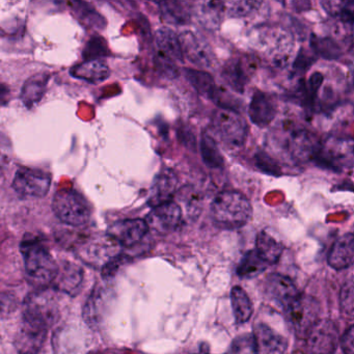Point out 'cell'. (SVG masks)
<instances>
[{"mask_svg": "<svg viewBox=\"0 0 354 354\" xmlns=\"http://www.w3.org/2000/svg\"><path fill=\"white\" fill-rule=\"evenodd\" d=\"M215 223L225 229H239L252 219V207L244 194L234 190L221 192L211 205Z\"/></svg>", "mask_w": 354, "mask_h": 354, "instance_id": "obj_1", "label": "cell"}, {"mask_svg": "<svg viewBox=\"0 0 354 354\" xmlns=\"http://www.w3.org/2000/svg\"><path fill=\"white\" fill-rule=\"evenodd\" d=\"M21 252L30 281L39 287H47L55 283L59 267L43 244L37 240H26L22 243Z\"/></svg>", "mask_w": 354, "mask_h": 354, "instance_id": "obj_2", "label": "cell"}, {"mask_svg": "<svg viewBox=\"0 0 354 354\" xmlns=\"http://www.w3.org/2000/svg\"><path fill=\"white\" fill-rule=\"evenodd\" d=\"M53 209L59 221L72 227L86 225L92 215L88 201L74 189L59 190L53 196Z\"/></svg>", "mask_w": 354, "mask_h": 354, "instance_id": "obj_3", "label": "cell"}, {"mask_svg": "<svg viewBox=\"0 0 354 354\" xmlns=\"http://www.w3.org/2000/svg\"><path fill=\"white\" fill-rule=\"evenodd\" d=\"M315 160L333 171H344L353 165V142L351 138L331 136L321 144Z\"/></svg>", "mask_w": 354, "mask_h": 354, "instance_id": "obj_4", "label": "cell"}, {"mask_svg": "<svg viewBox=\"0 0 354 354\" xmlns=\"http://www.w3.org/2000/svg\"><path fill=\"white\" fill-rule=\"evenodd\" d=\"M219 140L229 149H240L248 140V126L237 111L218 109L213 117Z\"/></svg>", "mask_w": 354, "mask_h": 354, "instance_id": "obj_5", "label": "cell"}, {"mask_svg": "<svg viewBox=\"0 0 354 354\" xmlns=\"http://www.w3.org/2000/svg\"><path fill=\"white\" fill-rule=\"evenodd\" d=\"M283 312L287 315L294 333L299 339H306L310 329L319 321L320 304L316 298L300 294Z\"/></svg>", "mask_w": 354, "mask_h": 354, "instance_id": "obj_6", "label": "cell"}, {"mask_svg": "<svg viewBox=\"0 0 354 354\" xmlns=\"http://www.w3.org/2000/svg\"><path fill=\"white\" fill-rule=\"evenodd\" d=\"M256 45L262 53L271 55L281 65L289 57L293 40L291 35L281 28H262L257 32Z\"/></svg>", "mask_w": 354, "mask_h": 354, "instance_id": "obj_7", "label": "cell"}, {"mask_svg": "<svg viewBox=\"0 0 354 354\" xmlns=\"http://www.w3.org/2000/svg\"><path fill=\"white\" fill-rule=\"evenodd\" d=\"M310 354H335L339 343V329L331 320H319L306 337Z\"/></svg>", "mask_w": 354, "mask_h": 354, "instance_id": "obj_8", "label": "cell"}, {"mask_svg": "<svg viewBox=\"0 0 354 354\" xmlns=\"http://www.w3.org/2000/svg\"><path fill=\"white\" fill-rule=\"evenodd\" d=\"M51 177L41 169L21 167L14 177V190L24 196L43 198L50 189Z\"/></svg>", "mask_w": 354, "mask_h": 354, "instance_id": "obj_9", "label": "cell"}, {"mask_svg": "<svg viewBox=\"0 0 354 354\" xmlns=\"http://www.w3.org/2000/svg\"><path fill=\"white\" fill-rule=\"evenodd\" d=\"M180 45L184 59L200 68H212L215 55L206 40L190 30H183L179 35Z\"/></svg>", "mask_w": 354, "mask_h": 354, "instance_id": "obj_10", "label": "cell"}, {"mask_svg": "<svg viewBox=\"0 0 354 354\" xmlns=\"http://www.w3.org/2000/svg\"><path fill=\"white\" fill-rule=\"evenodd\" d=\"M256 62L252 57H237L230 59L221 70V77L235 92L243 93L256 72Z\"/></svg>", "mask_w": 354, "mask_h": 354, "instance_id": "obj_11", "label": "cell"}, {"mask_svg": "<svg viewBox=\"0 0 354 354\" xmlns=\"http://www.w3.org/2000/svg\"><path fill=\"white\" fill-rule=\"evenodd\" d=\"M48 327L38 321L24 317L17 339L16 347L20 354H37L44 345Z\"/></svg>", "mask_w": 354, "mask_h": 354, "instance_id": "obj_12", "label": "cell"}, {"mask_svg": "<svg viewBox=\"0 0 354 354\" xmlns=\"http://www.w3.org/2000/svg\"><path fill=\"white\" fill-rule=\"evenodd\" d=\"M148 231V223L144 219H125L113 223L109 229V236L120 245L132 248L142 241Z\"/></svg>", "mask_w": 354, "mask_h": 354, "instance_id": "obj_13", "label": "cell"}, {"mask_svg": "<svg viewBox=\"0 0 354 354\" xmlns=\"http://www.w3.org/2000/svg\"><path fill=\"white\" fill-rule=\"evenodd\" d=\"M149 229L159 234H169L179 229L182 223V210L177 203L169 202L152 209L148 215Z\"/></svg>", "mask_w": 354, "mask_h": 354, "instance_id": "obj_14", "label": "cell"}, {"mask_svg": "<svg viewBox=\"0 0 354 354\" xmlns=\"http://www.w3.org/2000/svg\"><path fill=\"white\" fill-rule=\"evenodd\" d=\"M24 317L50 326L57 317V306L48 292L32 294L26 302Z\"/></svg>", "mask_w": 354, "mask_h": 354, "instance_id": "obj_15", "label": "cell"}, {"mask_svg": "<svg viewBox=\"0 0 354 354\" xmlns=\"http://www.w3.org/2000/svg\"><path fill=\"white\" fill-rule=\"evenodd\" d=\"M320 146L321 142L317 136L306 129L292 132L288 142V149L292 158L300 163L315 160Z\"/></svg>", "mask_w": 354, "mask_h": 354, "instance_id": "obj_16", "label": "cell"}, {"mask_svg": "<svg viewBox=\"0 0 354 354\" xmlns=\"http://www.w3.org/2000/svg\"><path fill=\"white\" fill-rule=\"evenodd\" d=\"M252 341L254 354H285L288 348L287 339L264 323L254 326Z\"/></svg>", "mask_w": 354, "mask_h": 354, "instance_id": "obj_17", "label": "cell"}, {"mask_svg": "<svg viewBox=\"0 0 354 354\" xmlns=\"http://www.w3.org/2000/svg\"><path fill=\"white\" fill-rule=\"evenodd\" d=\"M178 184L179 179L173 169H162L155 177L154 183L151 187L148 198L149 206L155 208L165 203L171 202L177 192Z\"/></svg>", "mask_w": 354, "mask_h": 354, "instance_id": "obj_18", "label": "cell"}, {"mask_svg": "<svg viewBox=\"0 0 354 354\" xmlns=\"http://www.w3.org/2000/svg\"><path fill=\"white\" fill-rule=\"evenodd\" d=\"M248 113L254 125L267 127L277 117V101L268 93L256 92L252 95Z\"/></svg>", "mask_w": 354, "mask_h": 354, "instance_id": "obj_19", "label": "cell"}, {"mask_svg": "<svg viewBox=\"0 0 354 354\" xmlns=\"http://www.w3.org/2000/svg\"><path fill=\"white\" fill-rule=\"evenodd\" d=\"M267 293L283 310L300 295L295 283L286 275L272 273L267 277Z\"/></svg>", "mask_w": 354, "mask_h": 354, "instance_id": "obj_20", "label": "cell"}, {"mask_svg": "<svg viewBox=\"0 0 354 354\" xmlns=\"http://www.w3.org/2000/svg\"><path fill=\"white\" fill-rule=\"evenodd\" d=\"M354 236L352 233L339 237L331 246L328 254V264L335 270H343L353 264Z\"/></svg>", "mask_w": 354, "mask_h": 354, "instance_id": "obj_21", "label": "cell"}, {"mask_svg": "<svg viewBox=\"0 0 354 354\" xmlns=\"http://www.w3.org/2000/svg\"><path fill=\"white\" fill-rule=\"evenodd\" d=\"M70 74L72 77L90 84H100L109 77L111 70L102 59H88L72 67Z\"/></svg>", "mask_w": 354, "mask_h": 354, "instance_id": "obj_22", "label": "cell"}, {"mask_svg": "<svg viewBox=\"0 0 354 354\" xmlns=\"http://www.w3.org/2000/svg\"><path fill=\"white\" fill-rule=\"evenodd\" d=\"M155 46L157 53L175 63H183L184 57L179 37L169 28H161L155 32Z\"/></svg>", "mask_w": 354, "mask_h": 354, "instance_id": "obj_23", "label": "cell"}, {"mask_svg": "<svg viewBox=\"0 0 354 354\" xmlns=\"http://www.w3.org/2000/svg\"><path fill=\"white\" fill-rule=\"evenodd\" d=\"M49 80H50L49 74L41 73L32 76L26 80L21 90V100L26 107L32 109L42 100L46 93Z\"/></svg>", "mask_w": 354, "mask_h": 354, "instance_id": "obj_24", "label": "cell"}, {"mask_svg": "<svg viewBox=\"0 0 354 354\" xmlns=\"http://www.w3.org/2000/svg\"><path fill=\"white\" fill-rule=\"evenodd\" d=\"M158 5L161 15L167 24L183 26L192 19L194 12L192 3L186 1H165Z\"/></svg>", "mask_w": 354, "mask_h": 354, "instance_id": "obj_25", "label": "cell"}, {"mask_svg": "<svg viewBox=\"0 0 354 354\" xmlns=\"http://www.w3.org/2000/svg\"><path fill=\"white\" fill-rule=\"evenodd\" d=\"M225 3L221 1H206L196 5V9L192 10L196 13L198 21L205 28L214 30L218 28L223 20V12H225Z\"/></svg>", "mask_w": 354, "mask_h": 354, "instance_id": "obj_26", "label": "cell"}, {"mask_svg": "<svg viewBox=\"0 0 354 354\" xmlns=\"http://www.w3.org/2000/svg\"><path fill=\"white\" fill-rule=\"evenodd\" d=\"M254 250L270 266V265L275 264L281 258L283 246L272 236L262 231L257 237L256 250Z\"/></svg>", "mask_w": 354, "mask_h": 354, "instance_id": "obj_27", "label": "cell"}, {"mask_svg": "<svg viewBox=\"0 0 354 354\" xmlns=\"http://www.w3.org/2000/svg\"><path fill=\"white\" fill-rule=\"evenodd\" d=\"M184 75L196 92L212 100L216 94L217 88L212 75L203 70L184 69Z\"/></svg>", "mask_w": 354, "mask_h": 354, "instance_id": "obj_28", "label": "cell"}, {"mask_svg": "<svg viewBox=\"0 0 354 354\" xmlns=\"http://www.w3.org/2000/svg\"><path fill=\"white\" fill-rule=\"evenodd\" d=\"M232 308L236 323L243 324L252 315V304L248 293L239 286H235L231 292Z\"/></svg>", "mask_w": 354, "mask_h": 354, "instance_id": "obj_29", "label": "cell"}, {"mask_svg": "<svg viewBox=\"0 0 354 354\" xmlns=\"http://www.w3.org/2000/svg\"><path fill=\"white\" fill-rule=\"evenodd\" d=\"M269 265L257 254L256 250H250L244 254L237 267V274L243 279H252L266 270Z\"/></svg>", "mask_w": 354, "mask_h": 354, "instance_id": "obj_30", "label": "cell"}, {"mask_svg": "<svg viewBox=\"0 0 354 354\" xmlns=\"http://www.w3.org/2000/svg\"><path fill=\"white\" fill-rule=\"evenodd\" d=\"M201 153L203 161L207 167L213 169H221L223 167V155L219 151L218 145L209 134L203 136L201 140Z\"/></svg>", "mask_w": 354, "mask_h": 354, "instance_id": "obj_31", "label": "cell"}, {"mask_svg": "<svg viewBox=\"0 0 354 354\" xmlns=\"http://www.w3.org/2000/svg\"><path fill=\"white\" fill-rule=\"evenodd\" d=\"M325 11L335 18L337 21L352 28L353 24V3H342V1H324L322 3Z\"/></svg>", "mask_w": 354, "mask_h": 354, "instance_id": "obj_32", "label": "cell"}, {"mask_svg": "<svg viewBox=\"0 0 354 354\" xmlns=\"http://www.w3.org/2000/svg\"><path fill=\"white\" fill-rule=\"evenodd\" d=\"M313 49L317 55L325 59H339L343 53L337 41L328 37H312L310 42Z\"/></svg>", "mask_w": 354, "mask_h": 354, "instance_id": "obj_33", "label": "cell"}, {"mask_svg": "<svg viewBox=\"0 0 354 354\" xmlns=\"http://www.w3.org/2000/svg\"><path fill=\"white\" fill-rule=\"evenodd\" d=\"M82 271L77 266H72L67 265L64 270H59L55 281H57V286L61 288L63 291L76 292V289L80 287L82 283Z\"/></svg>", "mask_w": 354, "mask_h": 354, "instance_id": "obj_34", "label": "cell"}, {"mask_svg": "<svg viewBox=\"0 0 354 354\" xmlns=\"http://www.w3.org/2000/svg\"><path fill=\"white\" fill-rule=\"evenodd\" d=\"M339 308L342 314L347 318H353L354 313V285L353 279L346 281L339 292Z\"/></svg>", "mask_w": 354, "mask_h": 354, "instance_id": "obj_35", "label": "cell"}, {"mask_svg": "<svg viewBox=\"0 0 354 354\" xmlns=\"http://www.w3.org/2000/svg\"><path fill=\"white\" fill-rule=\"evenodd\" d=\"M259 6L261 3L258 1H232L227 5V14L234 18L244 17L258 9Z\"/></svg>", "mask_w": 354, "mask_h": 354, "instance_id": "obj_36", "label": "cell"}, {"mask_svg": "<svg viewBox=\"0 0 354 354\" xmlns=\"http://www.w3.org/2000/svg\"><path fill=\"white\" fill-rule=\"evenodd\" d=\"M254 163L261 171L269 174V175H281V169L274 159L271 158L267 153L259 152L254 156Z\"/></svg>", "mask_w": 354, "mask_h": 354, "instance_id": "obj_37", "label": "cell"}, {"mask_svg": "<svg viewBox=\"0 0 354 354\" xmlns=\"http://www.w3.org/2000/svg\"><path fill=\"white\" fill-rule=\"evenodd\" d=\"M107 48L105 41L99 37H94L91 39L90 42L86 45L84 49V57L86 61L88 59H100L101 57L106 55Z\"/></svg>", "mask_w": 354, "mask_h": 354, "instance_id": "obj_38", "label": "cell"}, {"mask_svg": "<svg viewBox=\"0 0 354 354\" xmlns=\"http://www.w3.org/2000/svg\"><path fill=\"white\" fill-rule=\"evenodd\" d=\"M12 144L6 134L0 132V175L5 171L12 159Z\"/></svg>", "mask_w": 354, "mask_h": 354, "instance_id": "obj_39", "label": "cell"}, {"mask_svg": "<svg viewBox=\"0 0 354 354\" xmlns=\"http://www.w3.org/2000/svg\"><path fill=\"white\" fill-rule=\"evenodd\" d=\"M156 65L161 74H163L165 77L169 78V80H174L179 75V70H178L175 62L171 61V59L158 55V53H157L156 57Z\"/></svg>", "mask_w": 354, "mask_h": 354, "instance_id": "obj_40", "label": "cell"}, {"mask_svg": "<svg viewBox=\"0 0 354 354\" xmlns=\"http://www.w3.org/2000/svg\"><path fill=\"white\" fill-rule=\"evenodd\" d=\"M323 80H324V77L319 72H316V73L310 76V82H308V91L306 93L310 102H312L316 98L317 94H318L319 90H320L321 86H322Z\"/></svg>", "mask_w": 354, "mask_h": 354, "instance_id": "obj_41", "label": "cell"}, {"mask_svg": "<svg viewBox=\"0 0 354 354\" xmlns=\"http://www.w3.org/2000/svg\"><path fill=\"white\" fill-rule=\"evenodd\" d=\"M341 347L345 354H354V327L350 325L341 337Z\"/></svg>", "mask_w": 354, "mask_h": 354, "instance_id": "obj_42", "label": "cell"}, {"mask_svg": "<svg viewBox=\"0 0 354 354\" xmlns=\"http://www.w3.org/2000/svg\"><path fill=\"white\" fill-rule=\"evenodd\" d=\"M14 308H15V300L11 296L0 294V314L11 312Z\"/></svg>", "mask_w": 354, "mask_h": 354, "instance_id": "obj_43", "label": "cell"}, {"mask_svg": "<svg viewBox=\"0 0 354 354\" xmlns=\"http://www.w3.org/2000/svg\"><path fill=\"white\" fill-rule=\"evenodd\" d=\"M310 57H308L306 53H300L297 59H296L295 64H294V69H295L296 71L306 72L308 66L310 65Z\"/></svg>", "mask_w": 354, "mask_h": 354, "instance_id": "obj_44", "label": "cell"}, {"mask_svg": "<svg viewBox=\"0 0 354 354\" xmlns=\"http://www.w3.org/2000/svg\"><path fill=\"white\" fill-rule=\"evenodd\" d=\"M10 90L5 84H0V100L7 98L9 96Z\"/></svg>", "mask_w": 354, "mask_h": 354, "instance_id": "obj_45", "label": "cell"}]
</instances>
